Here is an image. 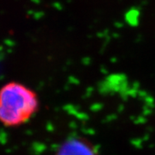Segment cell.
Returning a JSON list of instances; mask_svg holds the SVG:
<instances>
[{
	"label": "cell",
	"instance_id": "7a4b0ae2",
	"mask_svg": "<svg viewBox=\"0 0 155 155\" xmlns=\"http://www.w3.org/2000/svg\"><path fill=\"white\" fill-rule=\"evenodd\" d=\"M56 155H97L92 145L82 138L67 140L60 147Z\"/></svg>",
	"mask_w": 155,
	"mask_h": 155
},
{
	"label": "cell",
	"instance_id": "6da1fadb",
	"mask_svg": "<svg viewBox=\"0 0 155 155\" xmlns=\"http://www.w3.org/2000/svg\"><path fill=\"white\" fill-rule=\"evenodd\" d=\"M38 107L36 93L22 84L9 82L0 89V122L6 127L27 122Z\"/></svg>",
	"mask_w": 155,
	"mask_h": 155
}]
</instances>
